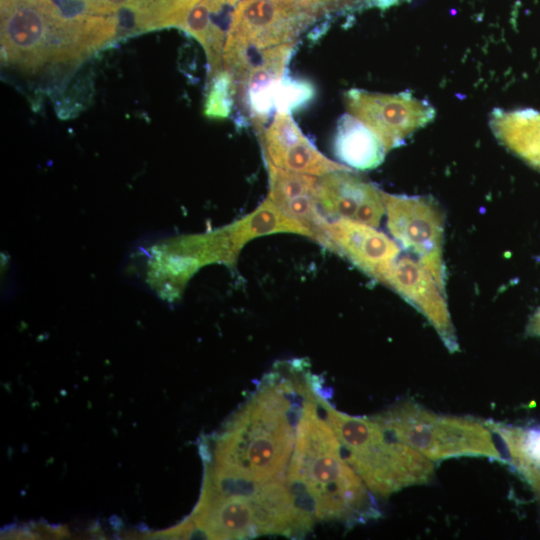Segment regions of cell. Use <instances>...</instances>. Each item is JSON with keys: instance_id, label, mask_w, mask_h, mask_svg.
I'll return each instance as SVG.
<instances>
[{"instance_id": "9", "label": "cell", "mask_w": 540, "mask_h": 540, "mask_svg": "<svg viewBox=\"0 0 540 540\" xmlns=\"http://www.w3.org/2000/svg\"><path fill=\"white\" fill-rule=\"evenodd\" d=\"M315 19L298 6L271 0H239L232 13L223 52L296 42L299 34Z\"/></svg>"}, {"instance_id": "20", "label": "cell", "mask_w": 540, "mask_h": 540, "mask_svg": "<svg viewBox=\"0 0 540 540\" xmlns=\"http://www.w3.org/2000/svg\"><path fill=\"white\" fill-rule=\"evenodd\" d=\"M528 332L532 335L540 336V309L532 317L528 326Z\"/></svg>"}, {"instance_id": "3", "label": "cell", "mask_w": 540, "mask_h": 540, "mask_svg": "<svg viewBox=\"0 0 540 540\" xmlns=\"http://www.w3.org/2000/svg\"><path fill=\"white\" fill-rule=\"evenodd\" d=\"M216 488V495L202 492L193 513L182 522L185 539L294 538L313 527L286 480L254 482L227 474Z\"/></svg>"}, {"instance_id": "18", "label": "cell", "mask_w": 540, "mask_h": 540, "mask_svg": "<svg viewBox=\"0 0 540 540\" xmlns=\"http://www.w3.org/2000/svg\"><path fill=\"white\" fill-rule=\"evenodd\" d=\"M314 92L309 82L284 76L275 89L274 108L277 112L291 113L311 100Z\"/></svg>"}, {"instance_id": "2", "label": "cell", "mask_w": 540, "mask_h": 540, "mask_svg": "<svg viewBox=\"0 0 540 540\" xmlns=\"http://www.w3.org/2000/svg\"><path fill=\"white\" fill-rule=\"evenodd\" d=\"M323 395L318 383L305 401L287 480L316 521H340L352 527L381 513L372 492L344 458L325 414L321 416Z\"/></svg>"}, {"instance_id": "15", "label": "cell", "mask_w": 540, "mask_h": 540, "mask_svg": "<svg viewBox=\"0 0 540 540\" xmlns=\"http://www.w3.org/2000/svg\"><path fill=\"white\" fill-rule=\"evenodd\" d=\"M489 123L494 135L505 147L540 169V113L495 109Z\"/></svg>"}, {"instance_id": "5", "label": "cell", "mask_w": 540, "mask_h": 540, "mask_svg": "<svg viewBox=\"0 0 540 540\" xmlns=\"http://www.w3.org/2000/svg\"><path fill=\"white\" fill-rule=\"evenodd\" d=\"M343 456L372 493L388 497L403 488L429 483L434 462L387 434L373 417L337 411L321 398Z\"/></svg>"}, {"instance_id": "13", "label": "cell", "mask_w": 540, "mask_h": 540, "mask_svg": "<svg viewBox=\"0 0 540 540\" xmlns=\"http://www.w3.org/2000/svg\"><path fill=\"white\" fill-rule=\"evenodd\" d=\"M266 162L276 167L314 176L351 170L325 157L302 133L290 113L276 112L267 127L257 130Z\"/></svg>"}, {"instance_id": "14", "label": "cell", "mask_w": 540, "mask_h": 540, "mask_svg": "<svg viewBox=\"0 0 540 540\" xmlns=\"http://www.w3.org/2000/svg\"><path fill=\"white\" fill-rule=\"evenodd\" d=\"M333 152L343 165L357 170L376 168L387 153L379 137L351 114L338 120Z\"/></svg>"}, {"instance_id": "12", "label": "cell", "mask_w": 540, "mask_h": 540, "mask_svg": "<svg viewBox=\"0 0 540 540\" xmlns=\"http://www.w3.org/2000/svg\"><path fill=\"white\" fill-rule=\"evenodd\" d=\"M382 192L351 170L318 177L317 201L328 219H346L378 227L386 212Z\"/></svg>"}, {"instance_id": "11", "label": "cell", "mask_w": 540, "mask_h": 540, "mask_svg": "<svg viewBox=\"0 0 540 540\" xmlns=\"http://www.w3.org/2000/svg\"><path fill=\"white\" fill-rule=\"evenodd\" d=\"M319 243L379 282L401 253L398 243L385 233L346 219H328Z\"/></svg>"}, {"instance_id": "6", "label": "cell", "mask_w": 540, "mask_h": 540, "mask_svg": "<svg viewBox=\"0 0 540 540\" xmlns=\"http://www.w3.org/2000/svg\"><path fill=\"white\" fill-rule=\"evenodd\" d=\"M372 417L392 438L433 462L483 457L506 463L486 421L438 414L411 399L400 400Z\"/></svg>"}, {"instance_id": "16", "label": "cell", "mask_w": 540, "mask_h": 540, "mask_svg": "<svg viewBox=\"0 0 540 540\" xmlns=\"http://www.w3.org/2000/svg\"><path fill=\"white\" fill-rule=\"evenodd\" d=\"M274 233H294L313 239L312 232L280 210L268 197L251 213L234 223L229 242L235 258L250 240Z\"/></svg>"}, {"instance_id": "21", "label": "cell", "mask_w": 540, "mask_h": 540, "mask_svg": "<svg viewBox=\"0 0 540 540\" xmlns=\"http://www.w3.org/2000/svg\"><path fill=\"white\" fill-rule=\"evenodd\" d=\"M275 3L283 4V5H290V6H298L297 0H271Z\"/></svg>"}, {"instance_id": "1", "label": "cell", "mask_w": 540, "mask_h": 540, "mask_svg": "<svg viewBox=\"0 0 540 540\" xmlns=\"http://www.w3.org/2000/svg\"><path fill=\"white\" fill-rule=\"evenodd\" d=\"M316 382L306 360L276 362L217 435L212 468L254 482L287 479L298 422Z\"/></svg>"}, {"instance_id": "7", "label": "cell", "mask_w": 540, "mask_h": 540, "mask_svg": "<svg viewBox=\"0 0 540 540\" xmlns=\"http://www.w3.org/2000/svg\"><path fill=\"white\" fill-rule=\"evenodd\" d=\"M387 227L392 237L412 253L445 289L443 262L444 215L430 197L382 192Z\"/></svg>"}, {"instance_id": "17", "label": "cell", "mask_w": 540, "mask_h": 540, "mask_svg": "<svg viewBox=\"0 0 540 540\" xmlns=\"http://www.w3.org/2000/svg\"><path fill=\"white\" fill-rule=\"evenodd\" d=\"M204 104L207 117L222 119L230 115L234 101L233 78L225 69H221L212 77Z\"/></svg>"}, {"instance_id": "19", "label": "cell", "mask_w": 540, "mask_h": 540, "mask_svg": "<svg viewBox=\"0 0 540 540\" xmlns=\"http://www.w3.org/2000/svg\"><path fill=\"white\" fill-rule=\"evenodd\" d=\"M400 0H297V5L316 18L327 12H345L369 7L387 8Z\"/></svg>"}, {"instance_id": "4", "label": "cell", "mask_w": 540, "mask_h": 540, "mask_svg": "<svg viewBox=\"0 0 540 540\" xmlns=\"http://www.w3.org/2000/svg\"><path fill=\"white\" fill-rule=\"evenodd\" d=\"M2 60L26 74H64L90 54L78 19L51 0H1Z\"/></svg>"}, {"instance_id": "10", "label": "cell", "mask_w": 540, "mask_h": 540, "mask_svg": "<svg viewBox=\"0 0 540 540\" xmlns=\"http://www.w3.org/2000/svg\"><path fill=\"white\" fill-rule=\"evenodd\" d=\"M380 283L390 287L421 312L451 353L459 350L446 291L419 260L399 256Z\"/></svg>"}, {"instance_id": "8", "label": "cell", "mask_w": 540, "mask_h": 540, "mask_svg": "<svg viewBox=\"0 0 540 540\" xmlns=\"http://www.w3.org/2000/svg\"><path fill=\"white\" fill-rule=\"evenodd\" d=\"M344 103L349 114L379 137L386 152L401 145L436 114L429 102L407 91L382 94L350 89L344 93Z\"/></svg>"}]
</instances>
